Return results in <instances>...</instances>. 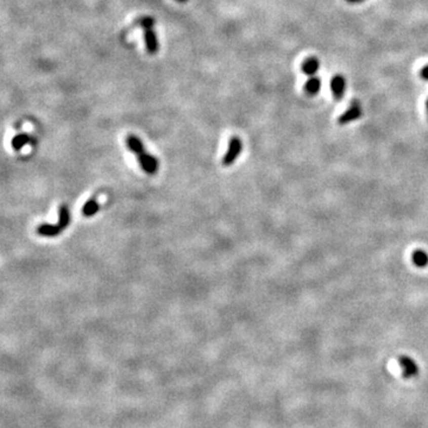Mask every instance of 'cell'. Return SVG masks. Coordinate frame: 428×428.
<instances>
[{"label":"cell","instance_id":"obj_5","mask_svg":"<svg viewBox=\"0 0 428 428\" xmlns=\"http://www.w3.org/2000/svg\"><path fill=\"white\" fill-rule=\"evenodd\" d=\"M399 364L403 370V376L406 378H412L419 374V365L413 358L408 356H400L399 357Z\"/></svg>","mask_w":428,"mask_h":428},{"label":"cell","instance_id":"obj_2","mask_svg":"<svg viewBox=\"0 0 428 428\" xmlns=\"http://www.w3.org/2000/svg\"><path fill=\"white\" fill-rule=\"evenodd\" d=\"M70 224V212L67 206H61L59 211V222L55 225L42 224L37 227V234L42 237H56L62 234L64 228H67Z\"/></svg>","mask_w":428,"mask_h":428},{"label":"cell","instance_id":"obj_16","mask_svg":"<svg viewBox=\"0 0 428 428\" xmlns=\"http://www.w3.org/2000/svg\"><path fill=\"white\" fill-rule=\"evenodd\" d=\"M426 113H427V119H428V98L426 100Z\"/></svg>","mask_w":428,"mask_h":428},{"label":"cell","instance_id":"obj_9","mask_svg":"<svg viewBox=\"0 0 428 428\" xmlns=\"http://www.w3.org/2000/svg\"><path fill=\"white\" fill-rule=\"evenodd\" d=\"M33 142H35V139H33L29 133H18V135H16L12 138L11 145L16 151H19V150H22L24 146L27 144H32Z\"/></svg>","mask_w":428,"mask_h":428},{"label":"cell","instance_id":"obj_15","mask_svg":"<svg viewBox=\"0 0 428 428\" xmlns=\"http://www.w3.org/2000/svg\"><path fill=\"white\" fill-rule=\"evenodd\" d=\"M347 3H350V4H359V3H363L364 0H346Z\"/></svg>","mask_w":428,"mask_h":428},{"label":"cell","instance_id":"obj_3","mask_svg":"<svg viewBox=\"0 0 428 428\" xmlns=\"http://www.w3.org/2000/svg\"><path fill=\"white\" fill-rule=\"evenodd\" d=\"M362 115H363V109H362L361 104H359L357 100H354V101H351V104L350 106H348V108L346 109V111L341 113L340 117L338 118V123L340 125H346L348 124V123L358 121Z\"/></svg>","mask_w":428,"mask_h":428},{"label":"cell","instance_id":"obj_7","mask_svg":"<svg viewBox=\"0 0 428 428\" xmlns=\"http://www.w3.org/2000/svg\"><path fill=\"white\" fill-rule=\"evenodd\" d=\"M144 43H145L146 51H148L150 55L157 54V51H159L160 49V44H159V40H157V35H156L155 30H153V27H150V29L144 30Z\"/></svg>","mask_w":428,"mask_h":428},{"label":"cell","instance_id":"obj_10","mask_svg":"<svg viewBox=\"0 0 428 428\" xmlns=\"http://www.w3.org/2000/svg\"><path fill=\"white\" fill-rule=\"evenodd\" d=\"M320 88H321V81H320V79H318L316 76H310L303 86L304 93H306L307 95H309V97H314V95H317L318 93H319Z\"/></svg>","mask_w":428,"mask_h":428},{"label":"cell","instance_id":"obj_1","mask_svg":"<svg viewBox=\"0 0 428 428\" xmlns=\"http://www.w3.org/2000/svg\"><path fill=\"white\" fill-rule=\"evenodd\" d=\"M126 146L130 151L135 153L138 160L139 166L149 175H155L159 170V161L155 156L149 155L143 145L142 140L135 135H129L126 137Z\"/></svg>","mask_w":428,"mask_h":428},{"label":"cell","instance_id":"obj_13","mask_svg":"<svg viewBox=\"0 0 428 428\" xmlns=\"http://www.w3.org/2000/svg\"><path fill=\"white\" fill-rule=\"evenodd\" d=\"M136 25H138L140 29H143V30L150 29V27H153V25H155V19L149 16L142 17V18H139L138 20H137Z\"/></svg>","mask_w":428,"mask_h":428},{"label":"cell","instance_id":"obj_14","mask_svg":"<svg viewBox=\"0 0 428 428\" xmlns=\"http://www.w3.org/2000/svg\"><path fill=\"white\" fill-rule=\"evenodd\" d=\"M420 76L423 79V80L428 81V64L427 66H424L422 69L420 70Z\"/></svg>","mask_w":428,"mask_h":428},{"label":"cell","instance_id":"obj_4","mask_svg":"<svg viewBox=\"0 0 428 428\" xmlns=\"http://www.w3.org/2000/svg\"><path fill=\"white\" fill-rule=\"evenodd\" d=\"M242 149H243V144H242L241 138H239V137H232V138L230 139V142H228L227 152H226L224 159H222V164H224L225 167L232 166V164L235 163L236 159L241 155Z\"/></svg>","mask_w":428,"mask_h":428},{"label":"cell","instance_id":"obj_17","mask_svg":"<svg viewBox=\"0 0 428 428\" xmlns=\"http://www.w3.org/2000/svg\"><path fill=\"white\" fill-rule=\"evenodd\" d=\"M176 2H179V3H186V2H188V0H176Z\"/></svg>","mask_w":428,"mask_h":428},{"label":"cell","instance_id":"obj_8","mask_svg":"<svg viewBox=\"0 0 428 428\" xmlns=\"http://www.w3.org/2000/svg\"><path fill=\"white\" fill-rule=\"evenodd\" d=\"M320 68V61L317 59L316 56H310L306 59L301 64V70H302L303 74L308 75V76H313L318 73Z\"/></svg>","mask_w":428,"mask_h":428},{"label":"cell","instance_id":"obj_12","mask_svg":"<svg viewBox=\"0 0 428 428\" xmlns=\"http://www.w3.org/2000/svg\"><path fill=\"white\" fill-rule=\"evenodd\" d=\"M412 262L417 268H426L428 265V253L423 250H415L412 253Z\"/></svg>","mask_w":428,"mask_h":428},{"label":"cell","instance_id":"obj_6","mask_svg":"<svg viewBox=\"0 0 428 428\" xmlns=\"http://www.w3.org/2000/svg\"><path fill=\"white\" fill-rule=\"evenodd\" d=\"M331 91L335 100H341L346 91V80L340 74L334 75L331 80Z\"/></svg>","mask_w":428,"mask_h":428},{"label":"cell","instance_id":"obj_11","mask_svg":"<svg viewBox=\"0 0 428 428\" xmlns=\"http://www.w3.org/2000/svg\"><path fill=\"white\" fill-rule=\"evenodd\" d=\"M99 208H100V205L98 203V199L92 198L82 206V215L87 218L93 217L94 214L98 213Z\"/></svg>","mask_w":428,"mask_h":428}]
</instances>
